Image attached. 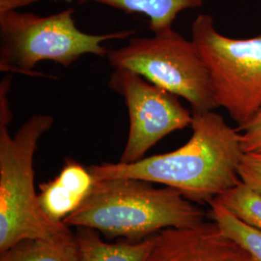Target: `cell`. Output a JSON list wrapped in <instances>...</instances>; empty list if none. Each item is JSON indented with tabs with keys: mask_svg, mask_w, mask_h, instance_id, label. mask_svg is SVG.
<instances>
[{
	"mask_svg": "<svg viewBox=\"0 0 261 261\" xmlns=\"http://www.w3.org/2000/svg\"><path fill=\"white\" fill-rule=\"evenodd\" d=\"M190 126L192 136L178 149L132 164L94 165L89 167L94 180L140 179L173 188L193 202L209 203L241 182L240 133L213 111L193 113Z\"/></svg>",
	"mask_w": 261,
	"mask_h": 261,
	"instance_id": "6da1fadb",
	"label": "cell"
},
{
	"mask_svg": "<svg viewBox=\"0 0 261 261\" xmlns=\"http://www.w3.org/2000/svg\"><path fill=\"white\" fill-rule=\"evenodd\" d=\"M205 217L202 209L173 188L112 178L95 181L84 202L63 223L138 242L168 228L194 226Z\"/></svg>",
	"mask_w": 261,
	"mask_h": 261,
	"instance_id": "7a4b0ae2",
	"label": "cell"
},
{
	"mask_svg": "<svg viewBox=\"0 0 261 261\" xmlns=\"http://www.w3.org/2000/svg\"><path fill=\"white\" fill-rule=\"evenodd\" d=\"M55 119L36 114L11 136L0 123V252L25 239H42L76 250L77 241L70 226L47 216L35 190L34 156L40 139Z\"/></svg>",
	"mask_w": 261,
	"mask_h": 261,
	"instance_id": "3957f363",
	"label": "cell"
},
{
	"mask_svg": "<svg viewBox=\"0 0 261 261\" xmlns=\"http://www.w3.org/2000/svg\"><path fill=\"white\" fill-rule=\"evenodd\" d=\"M75 10L41 17L9 10L0 13V71L10 74L44 76L35 68L41 61L69 67L85 55L107 57L103 42L125 40L136 33L122 30L106 34H88L80 30Z\"/></svg>",
	"mask_w": 261,
	"mask_h": 261,
	"instance_id": "277c9868",
	"label": "cell"
},
{
	"mask_svg": "<svg viewBox=\"0 0 261 261\" xmlns=\"http://www.w3.org/2000/svg\"><path fill=\"white\" fill-rule=\"evenodd\" d=\"M107 59L113 69L132 71L184 98L193 113L218 108L209 72L195 43L173 28L152 37H132L128 45L109 50Z\"/></svg>",
	"mask_w": 261,
	"mask_h": 261,
	"instance_id": "5b68a950",
	"label": "cell"
},
{
	"mask_svg": "<svg viewBox=\"0 0 261 261\" xmlns=\"http://www.w3.org/2000/svg\"><path fill=\"white\" fill-rule=\"evenodd\" d=\"M192 41L209 72L217 107L242 126L261 109V35L226 37L202 14L192 23Z\"/></svg>",
	"mask_w": 261,
	"mask_h": 261,
	"instance_id": "8992f818",
	"label": "cell"
},
{
	"mask_svg": "<svg viewBox=\"0 0 261 261\" xmlns=\"http://www.w3.org/2000/svg\"><path fill=\"white\" fill-rule=\"evenodd\" d=\"M109 85L121 95L129 114V133L120 163L140 161L158 141L190 126L193 112L178 97L129 70L114 69Z\"/></svg>",
	"mask_w": 261,
	"mask_h": 261,
	"instance_id": "52a82bcc",
	"label": "cell"
},
{
	"mask_svg": "<svg viewBox=\"0 0 261 261\" xmlns=\"http://www.w3.org/2000/svg\"><path fill=\"white\" fill-rule=\"evenodd\" d=\"M148 261H255L211 220L154 235Z\"/></svg>",
	"mask_w": 261,
	"mask_h": 261,
	"instance_id": "ba28073f",
	"label": "cell"
},
{
	"mask_svg": "<svg viewBox=\"0 0 261 261\" xmlns=\"http://www.w3.org/2000/svg\"><path fill=\"white\" fill-rule=\"evenodd\" d=\"M94 182L89 168L68 159L56 177L39 186L41 206L53 220L63 222L84 202Z\"/></svg>",
	"mask_w": 261,
	"mask_h": 261,
	"instance_id": "9c48e42d",
	"label": "cell"
},
{
	"mask_svg": "<svg viewBox=\"0 0 261 261\" xmlns=\"http://www.w3.org/2000/svg\"><path fill=\"white\" fill-rule=\"evenodd\" d=\"M75 237L82 261H148L154 245V235L138 242H105L90 228H79Z\"/></svg>",
	"mask_w": 261,
	"mask_h": 261,
	"instance_id": "30bf717a",
	"label": "cell"
},
{
	"mask_svg": "<svg viewBox=\"0 0 261 261\" xmlns=\"http://www.w3.org/2000/svg\"><path fill=\"white\" fill-rule=\"evenodd\" d=\"M81 5L98 3L121 10L127 14H144L149 19L150 30L154 34L172 28L178 14L187 9L200 7L202 0H76Z\"/></svg>",
	"mask_w": 261,
	"mask_h": 261,
	"instance_id": "8fae6325",
	"label": "cell"
},
{
	"mask_svg": "<svg viewBox=\"0 0 261 261\" xmlns=\"http://www.w3.org/2000/svg\"><path fill=\"white\" fill-rule=\"evenodd\" d=\"M209 218L245 248L255 261H261V231L244 223L218 200L209 203Z\"/></svg>",
	"mask_w": 261,
	"mask_h": 261,
	"instance_id": "7c38bea8",
	"label": "cell"
},
{
	"mask_svg": "<svg viewBox=\"0 0 261 261\" xmlns=\"http://www.w3.org/2000/svg\"><path fill=\"white\" fill-rule=\"evenodd\" d=\"M0 261H82L76 250L42 239H25L0 252Z\"/></svg>",
	"mask_w": 261,
	"mask_h": 261,
	"instance_id": "4fadbf2b",
	"label": "cell"
},
{
	"mask_svg": "<svg viewBox=\"0 0 261 261\" xmlns=\"http://www.w3.org/2000/svg\"><path fill=\"white\" fill-rule=\"evenodd\" d=\"M215 199L244 223L261 231V195L258 193L240 182Z\"/></svg>",
	"mask_w": 261,
	"mask_h": 261,
	"instance_id": "5bb4252c",
	"label": "cell"
},
{
	"mask_svg": "<svg viewBox=\"0 0 261 261\" xmlns=\"http://www.w3.org/2000/svg\"><path fill=\"white\" fill-rule=\"evenodd\" d=\"M238 173L242 183L261 195V152L244 153Z\"/></svg>",
	"mask_w": 261,
	"mask_h": 261,
	"instance_id": "9a60e30c",
	"label": "cell"
},
{
	"mask_svg": "<svg viewBox=\"0 0 261 261\" xmlns=\"http://www.w3.org/2000/svg\"><path fill=\"white\" fill-rule=\"evenodd\" d=\"M240 139L245 153L261 152V109L252 118L239 126Z\"/></svg>",
	"mask_w": 261,
	"mask_h": 261,
	"instance_id": "2e32d148",
	"label": "cell"
},
{
	"mask_svg": "<svg viewBox=\"0 0 261 261\" xmlns=\"http://www.w3.org/2000/svg\"><path fill=\"white\" fill-rule=\"evenodd\" d=\"M25 1H28V3H29V5L30 4H32V3H35V2H37L39 0H25Z\"/></svg>",
	"mask_w": 261,
	"mask_h": 261,
	"instance_id": "e0dca14e",
	"label": "cell"
},
{
	"mask_svg": "<svg viewBox=\"0 0 261 261\" xmlns=\"http://www.w3.org/2000/svg\"><path fill=\"white\" fill-rule=\"evenodd\" d=\"M64 1H66V2H72L73 0H64Z\"/></svg>",
	"mask_w": 261,
	"mask_h": 261,
	"instance_id": "ac0fdd59",
	"label": "cell"
}]
</instances>
